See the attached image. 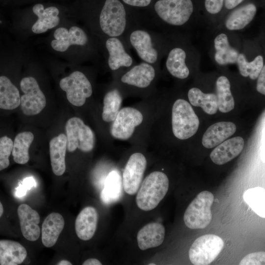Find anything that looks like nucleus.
I'll return each mask as SVG.
<instances>
[{"label":"nucleus","instance_id":"37998d69","mask_svg":"<svg viewBox=\"0 0 265 265\" xmlns=\"http://www.w3.org/2000/svg\"><path fill=\"white\" fill-rule=\"evenodd\" d=\"M83 265H101L102 263L100 261L96 259H88L85 261L83 264Z\"/></svg>","mask_w":265,"mask_h":265},{"label":"nucleus","instance_id":"ea45409f","mask_svg":"<svg viewBox=\"0 0 265 265\" xmlns=\"http://www.w3.org/2000/svg\"><path fill=\"white\" fill-rule=\"evenodd\" d=\"M126 6L136 8H145L149 6L152 0H121Z\"/></svg>","mask_w":265,"mask_h":265},{"label":"nucleus","instance_id":"6e6552de","mask_svg":"<svg viewBox=\"0 0 265 265\" xmlns=\"http://www.w3.org/2000/svg\"><path fill=\"white\" fill-rule=\"evenodd\" d=\"M59 86L66 92L69 102L77 106H83L93 93L90 81L84 74L79 71H74L61 79Z\"/></svg>","mask_w":265,"mask_h":265},{"label":"nucleus","instance_id":"9d476101","mask_svg":"<svg viewBox=\"0 0 265 265\" xmlns=\"http://www.w3.org/2000/svg\"><path fill=\"white\" fill-rule=\"evenodd\" d=\"M126 37L129 44L143 62L151 64L157 62L159 53L154 47L153 37L149 31L144 28L134 26L129 30Z\"/></svg>","mask_w":265,"mask_h":265},{"label":"nucleus","instance_id":"7ed1b4c3","mask_svg":"<svg viewBox=\"0 0 265 265\" xmlns=\"http://www.w3.org/2000/svg\"><path fill=\"white\" fill-rule=\"evenodd\" d=\"M199 120L189 103L179 99L172 109V127L174 135L181 140L187 139L197 132Z\"/></svg>","mask_w":265,"mask_h":265},{"label":"nucleus","instance_id":"dca6fc26","mask_svg":"<svg viewBox=\"0 0 265 265\" xmlns=\"http://www.w3.org/2000/svg\"><path fill=\"white\" fill-rule=\"evenodd\" d=\"M17 212L23 236L28 240H37L40 235L38 225L40 217L37 212L28 205L22 204L18 207Z\"/></svg>","mask_w":265,"mask_h":265},{"label":"nucleus","instance_id":"f257e3e1","mask_svg":"<svg viewBox=\"0 0 265 265\" xmlns=\"http://www.w3.org/2000/svg\"><path fill=\"white\" fill-rule=\"evenodd\" d=\"M98 26L103 38L126 36L132 27L131 15L121 0H104L98 16Z\"/></svg>","mask_w":265,"mask_h":265},{"label":"nucleus","instance_id":"7c9ffc66","mask_svg":"<svg viewBox=\"0 0 265 265\" xmlns=\"http://www.w3.org/2000/svg\"><path fill=\"white\" fill-rule=\"evenodd\" d=\"M218 109L222 113L230 112L234 108L235 100L231 91V84L225 76L219 77L216 82Z\"/></svg>","mask_w":265,"mask_h":265},{"label":"nucleus","instance_id":"a19ab883","mask_svg":"<svg viewBox=\"0 0 265 265\" xmlns=\"http://www.w3.org/2000/svg\"><path fill=\"white\" fill-rule=\"evenodd\" d=\"M256 89L258 92L265 95V66L264 65L258 77Z\"/></svg>","mask_w":265,"mask_h":265},{"label":"nucleus","instance_id":"4c0bfd02","mask_svg":"<svg viewBox=\"0 0 265 265\" xmlns=\"http://www.w3.org/2000/svg\"><path fill=\"white\" fill-rule=\"evenodd\" d=\"M36 186V183L34 178L31 177H27L16 188L15 195L18 197H23L26 194L28 190Z\"/></svg>","mask_w":265,"mask_h":265},{"label":"nucleus","instance_id":"79ce46f5","mask_svg":"<svg viewBox=\"0 0 265 265\" xmlns=\"http://www.w3.org/2000/svg\"><path fill=\"white\" fill-rule=\"evenodd\" d=\"M244 0H225L224 5L228 9H232L241 3Z\"/></svg>","mask_w":265,"mask_h":265},{"label":"nucleus","instance_id":"aec40b11","mask_svg":"<svg viewBox=\"0 0 265 265\" xmlns=\"http://www.w3.org/2000/svg\"><path fill=\"white\" fill-rule=\"evenodd\" d=\"M67 148L66 135L60 133L53 137L49 142L51 166L56 176L62 175L66 170L65 155Z\"/></svg>","mask_w":265,"mask_h":265},{"label":"nucleus","instance_id":"2eb2a0df","mask_svg":"<svg viewBox=\"0 0 265 265\" xmlns=\"http://www.w3.org/2000/svg\"><path fill=\"white\" fill-rule=\"evenodd\" d=\"M156 71L152 64L145 62L133 66L121 77V81L139 88L148 87L154 79Z\"/></svg>","mask_w":265,"mask_h":265},{"label":"nucleus","instance_id":"ddd939ff","mask_svg":"<svg viewBox=\"0 0 265 265\" xmlns=\"http://www.w3.org/2000/svg\"><path fill=\"white\" fill-rule=\"evenodd\" d=\"M104 49L106 53V62L108 68L116 71L121 68L131 67L133 59L126 51L121 38L107 37L103 39Z\"/></svg>","mask_w":265,"mask_h":265},{"label":"nucleus","instance_id":"0eeeda50","mask_svg":"<svg viewBox=\"0 0 265 265\" xmlns=\"http://www.w3.org/2000/svg\"><path fill=\"white\" fill-rule=\"evenodd\" d=\"M224 245L223 239L217 235L202 236L192 244L189 250V259L194 265H210L219 255Z\"/></svg>","mask_w":265,"mask_h":265},{"label":"nucleus","instance_id":"72a5a7b5","mask_svg":"<svg viewBox=\"0 0 265 265\" xmlns=\"http://www.w3.org/2000/svg\"><path fill=\"white\" fill-rule=\"evenodd\" d=\"M265 189L256 187L248 189L243 193V198L251 209L259 216L265 217Z\"/></svg>","mask_w":265,"mask_h":265},{"label":"nucleus","instance_id":"c9c22d12","mask_svg":"<svg viewBox=\"0 0 265 265\" xmlns=\"http://www.w3.org/2000/svg\"><path fill=\"white\" fill-rule=\"evenodd\" d=\"M13 141L7 136L0 137V171L7 168L10 161L9 158L12 153Z\"/></svg>","mask_w":265,"mask_h":265},{"label":"nucleus","instance_id":"49530a36","mask_svg":"<svg viewBox=\"0 0 265 265\" xmlns=\"http://www.w3.org/2000/svg\"><path fill=\"white\" fill-rule=\"evenodd\" d=\"M149 265H155L156 264H153V263H151V264H149Z\"/></svg>","mask_w":265,"mask_h":265},{"label":"nucleus","instance_id":"9b49d317","mask_svg":"<svg viewBox=\"0 0 265 265\" xmlns=\"http://www.w3.org/2000/svg\"><path fill=\"white\" fill-rule=\"evenodd\" d=\"M143 119V115L138 110L131 107L123 108L113 121L111 134L116 139L127 140L131 137L135 128L141 124Z\"/></svg>","mask_w":265,"mask_h":265},{"label":"nucleus","instance_id":"c756f323","mask_svg":"<svg viewBox=\"0 0 265 265\" xmlns=\"http://www.w3.org/2000/svg\"><path fill=\"white\" fill-rule=\"evenodd\" d=\"M188 98L192 106L201 107L208 114H214L217 111V98L214 94L204 93L199 88L193 87L188 91Z\"/></svg>","mask_w":265,"mask_h":265},{"label":"nucleus","instance_id":"bb28decb","mask_svg":"<svg viewBox=\"0 0 265 265\" xmlns=\"http://www.w3.org/2000/svg\"><path fill=\"white\" fill-rule=\"evenodd\" d=\"M186 58V52L181 48H174L170 51L165 65L172 76L180 79L188 77L189 71L185 62Z\"/></svg>","mask_w":265,"mask_h":265},{"label":"nucleus","instance_id":"423d86ee","mask_svg":"<svg viewBox=\"0 0 265 265\" xmlns=\"http://www.w3.org/2000/svg\"><path fill=\"white\" fill-rule=\"evenodd\" d=\"M67 142V150L73 152L78 149L83 152L91 151L95 137L92 129L80 118L73 117L67 120L65 126Z\"/></svg>","mask_w":265,"mask_h":265},{"label":"nucleus","instance_id":"b1692460","mask_svg":"<svg viewBox=\"0 0 265 265\" xmlns=\"http://www.w3.org/2000/svg\"><path fill=\"white\" fill-rule=\"evenodd\" d=\"M27 252L19 242L0 240V265H18L26 259Z\"/></svg>","mask_w":265,"mask_h":265},{"label":"nucleus","instance_id":"4468645a","mask_svg":"<svg viewBox=\"0 0 265 265\" xmlns=\"http://www.w3.org/2000/svg\"><path fill=\"white\" fill-rule=\"evenodd\" d=\"M54 40L51 42V46L54 50L64 52L72 45L83 46L88 42V37L83 29L74 26L69 30L61 27L57 28L53 34Z\"/></svg>","mask_w":265,"mask_h":265},{"label":"nucleus","instance_id":"f8f14e48","mask_svg":"<svg viewBox=\"0 0 265 265\" xmlns=\"http://www.w3.org/2000/svg\"><path fill=\"white\" fill-rule=\"evenodd\" d=\"M147 165L145 156L140 153L132 154L123 173V186L127 194L134 195L139 187Z\"/></svg>","mask_w":265,"mask_h":265},{"label":"nucleus","instance_id":"412c9836","mask_svg":"<svg viewBox=\"0 0 265 265\" xmlns=\"http://www.w3.org/2000/svg\"><path fill=\"white\" fill-rule=\"evenodd\" d=\"M165 237V228L158 222L147 224L142 228L137 235L139 248L142 250L158 247L163 242Z\"/></svg>","mask_w":265,"mask_h":265},{"label":"nucleus","instance_id":"e433bc0d","mask_svg":"<svg viewBox=\"0 0 265 265\" xmlns=\"http://www.w3.org/2000/svg\"><path fill=\"white\" fill-rule=\"evenodd\" d=\"M265 252L264 251L251 253L245 256L240 262V265H265Z\"/></svg>","mask_w":265,"mask_h":265},{"label":"nucleus","instance_id":"a878e982","mask_svg":"<svg viewBox=\"0 0 265 265\" xmlns=\"http://www.w3.org/2000/svg\"><path fill=\"white\" fill-rule=\"evenodd\" d=\"M21 96L16 86L6 76H0V108L13 110L20 105Z\"/></svg>","mask_w":265,"mask_h":265},{"label":"nucleus","instance_id":"f3484780","mask_svg":"<svg viewBox=\"0 0 265 265\" xmlns=\"http://www.w3.org/2000/svg\"><path fill=\"white\" fill-rule=\"evenodd\" d=\"M244 144V140L240 136L225 140L212 151L210 156V158L217 165L225 164L240 153Z\"/></svg>","mask_w":265,"mask_h":265},{"label":"nucleus","instance_id":"393cba45","mask_svg":"<svg viewBox=\"0 0 265 265\" xmlns=\"http://www.w3.org/2000/svg\"><path fill=\"white\" fill-rule=\"evenodd\" d=\"M257 12L256 5L249 3L233 10L225 21L226 28L231 30H240L253 19Z\"/></svg>","mask_w":265,"mask_h":265},{"label":"nucleus","instance_id":"5701e85b","mask_svg":"<svg viewBox=\"0 0 265 265\" xmlns=\"http://www.w3.org/2000/svg\"><path fill=\"white\" fill-rule=\"evenodd\" d=\"M64 225V219L59 213L53 212L46 217L41 229V240L45 247H51L56 243Z\"/></svg>","mask_w":265,"mask_h":265},{"label":"nucleus","instance_id":"1a4fd4ad","mask_svg":"<svg viewBox=\"0 0 265 265\" xmlns=\"http://www.w3.org/2000/svg\"><path fill=\"white\" fill-rule=\"evenodd\" d=\"M20 88L24 93L20 105L23 113L27 116L40 113L46 106V99L36 79L32 77L24 78Z\"/></svg>","mask_w":265,"mask_h":265},{"label":"nucleus","instance_id":"473e14b6","mask_svg":"<svg viewBox=\"0 0 265 265\" xmlns=\"http://www.w3.org/2000/svg\"><path fill=\"white\" fill-rule=\"evenodd\" d=\"M122 192L121 179L116 171L110 172L106 178L105 187L101 194L102 200L106 204L117 201Z\"/></svg>","mask_w":265,"mask_h":265},{"label":"nucleus","instance_id":"c85d7f7f","mask_svg":"<svg viewBox=\"0 0 265 265\" xmlns=\"http://www.w3.org/2000/svg\"><path fill=\"white\" fill-rule=\"evenodd\" d=\"M33 140L34 135L30 132H21L17 134L12 151L13 159L16 163L25 164L28 161L29 148Z\"/></svg>","mask_w":265,"mask_h":265},{"label":"nucleus","instance_id":"a211bd4d","mask_svg":"<svg viewBox=\"0 0 265 265\" xmlns=\"http://www.w3.org/2000/svg\"><path fill=\"white\" fill-rule=\"evenodd\" d=\"M98 214L96 209L91 206L83 208L75 221L77 236L82 240H88L94 236L97 226Z\"/></svg>","mask_w":265,"mask_h":265},{"label":"nucleus","instance_id":"f03ea898","mask_svg":"<svg viewBox=\"0 0 265 265\" xmlns=\"http://www.w3.org/2000/svg\"><path fill=\"white\" fill-rule=\"evenodd\" d=\"M169 188V180L164 173L154 171L148 175L139 188L136 196L137 207L149 211L157 207Z\"/></svg>","mask_w":265,"mask_h":265},{"label":"nucleus","instance_id":"2f4dec72","mask_svg":"<svg viewBox=\"0 0 265 265\" xmlns=\"http://www.w3.org/2000/svg\"><path fill=\"white\" fill-rule=\"evenodd\" d=\"M122 101L121 95L117 89L110 90L105 94L102 113L104 121L110 122L115 120L120 110Z\"/></svg>","mask_w":265,"mask_h":265},{"label":"nucleus","instance_id":"f704fd0d","mask_svg":"<svg viewBox=\"0 0 265 265\" xmlns=\"http://www.w3.org/2000/svg\"><path fill=\"white\" fill-rule=\"evenodd\" d=\"M240 74L243 77L249 76L252 80L257 79L264 66L262 55L257 56L251 62H247L244 54L239 53L237 62Z\"/></svg>","mask_w":265,"mask_h":265},{"label":"nucleus","instance_id":"c03bdc74","mask_svg":"<svg viewBox=\"0 0 265 265\" xmlns=\"http://www.w3.org/2000/svg\"><path fill=\"white\" fill-rule=\"evenodd\" d=\"M57 265H72V263L70 262L69 261L66 260H63L59 262Z\"/></svg>","mask_w":265,"mask_h":265},{"label":"nucleus","instance_id":"58836bf2","mask_svg":"<svg viewBox=\"0 0 265 265\" xmlns=\"http://www.w3.org/2000/svg\"><path fill=\"white\" fill-rule=\"evenodd\" d=\"M223 3L224 0H205V6L209 13L215 14L221 11Z\"/></svg>","mask_w":265,"mask_h":265},{"label":"nucleus","instance_id":"cd10ccee","mask_svg":"<svg viewBox=\"0 0 265 265\" xmlns=\"http://www.w3.org/2000/svg\"><path fill=\"white\" fill-rule=\"evenodd\" d=\"M215 53L214 58L219 65H225L237 62L239 53L229 44L225 33L218 35L214 40Z\"/></svg>","mask_w":265,"mask_h":265},{"label":"nucleus","instance_id":"20e7f679","mask_svg":"<svg viewBox=\"0 0 265 265\" xmlns=\"http://www.w3.org/2000/svg\"><path fill=\"white\" fill-rule=\"evenodd\" d=\"M214 200L213 194L203 191L189 204L184 215L185 225L191 229H204L212 219L211 207Z\"/></svg>","mask_w":265,"mask_h":265},{"label":"nucleus","instance_id":"6ab92c4d","mask_svg":"<svg viewBox=\"0 0 265 265\" xmlns=\"http://www.w3.org/2000/svg\"><path fill=\"white\" fill-rule=\"evenodd\" d=\"M236 131L231 122H219L210 126L204 133L202 143L206 148H212L232 136Z\"/></svg>","mask_w":265,"mask_h":265},{"label":"nucleus","instance_id":"4be33fe9","mask_svg":"<svg viewBox=\"0 0 265 265\" xmlns=\"http://www.w3.org/2000/svg\"><path fill=\"white\" fill-rule=\"evenodd\" d=\"M32 11L38 17V20L31 28L34 33H44L59 23V10L56 7L50 6L44 9L42 4H37L33 7Z\"/></svg>","mask_w":265,"mask_h":265},{"label":"nucleus","instance_id":"39448f33","mask_svg":"<svg viewBox=\"0 0 265 265\" xmlns=\"http://www.w3.org/2000/svg\"><path fill=\"white\" fill-rule=\"evenodd\" d=\"M156 15L165 23L180 26L189 20L193 11L191 0H158L154 5Z\"/></svg>","mask_w":265,"mask_h":265},{"label":"nucleus","instance_id":"a18cd8bd","mask_svg":"<svg viewBox=\"0 0 265 265\" xmlns=\"http://www.w3.org/2000/svg\"><path fill=\"white\" fill-rule=\"evenodd\" d=\"M3 213V208L1 203L0 202V218L1 217Z\"/></svg>","mask_w":265,"mask_h":265}]
</instances>
